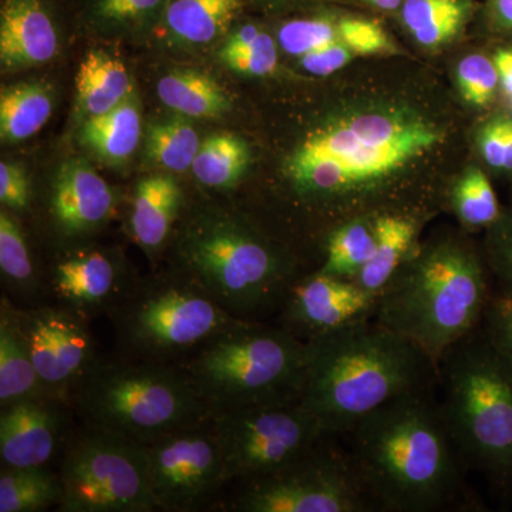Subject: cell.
Returning a JSON list of instances; mask_svg holds the SVG:
<instances>
[{
	"instance_id": "1",
	"label": "cell",
	"mask_w": 512,
	"mask_h": 512,
	"mask_svg": "<svg viewBox=\"0 0 512 512\" xmlns=\"http://www.w3.org/2000/svg\"><path fill=\"white\" fill-rule=\"evenodd\" d=\"M454 117L417 84L350 87L282 167L289 220L306 244L319 252L330 229L360 215L443 210L450 181L433 164L451 150Z\"/></svg>"
},
{
	"instance_id": "2",
	"label": "cell",
	"mask_w": 512,
	"mask_h": 512,
	"mask_svg": "<svg viewBox=\"0 0 512 512\" xmlns=\"http://www.w3.org/2000/svg\"><path fill=\"white\" fill-rule=\"evenodd\" d=\"M342 437L377 512L485 511L448 437L437 386L397 397Z\"/></svg>"
},
{
	"instance_id": "3",
	"label": "cell",
	"mask_w": 512,
	"mask_h": 512,
	"mask_svg": "<svg viewBox=\"0 0 512 512\" xmlns=\"http://www.w3.org/2000/svg\"><path fill=\"white\" fill-rule=\"evenodd\" d=\"M306 348L301 404L330 436H345L397 397L437 386V363L373 318L306 342Z\"/></svg>"
},
{
	"instance_id": "4",
	"label": "cell",
	"mask_w": 512,
	"mask_h": 512,
	"mask_svg": "<svg viewBox=\"0 0 512 512\" xmlns=\"http://www.w3.org/2000/svg\"><path fill=\"white\" fill-rule=\"evenodd\" d=\"M494 289L481 245L464 229H447L420 242L377 296L373 319L437 363L480 328Z\"/></svg>"
},
{
	"instance_id": "5",
	"label": "cell",
	"mask_w": 512,
	"mask_h": 512,
	"mask_svg": "<svg viewBox=\"0 0 512 512\" xmlns=\"http://www.w3.org/2000/svg\"><path fill=\"white\" fill-rule=\"evenodd\" d=\"M177 269L235 318H276L293 282L305 274L299 255L244 215L198 212L177 242ZM308 272V271H306Z\"/></svg>"
},
{
	"instance_id": "6",
	"label": "cell",
	"mask_w": 512,
	"mask_h": 512,
	"mask_svg": "<svg viewBox=\"0 0 512 512\" xmlns=\"http://www.w3.org/2000/svg\"><path fill=\"white\" fill-rule=\"evenodd\" d=\"M444 426L467 473L512 503V369L478 328L437 360Z\"/></svg>"
},
{
	"instance_id": "7",
	"label": "cell",
	"mask_w": 512,
	"mask_h": 512,
	"mask_svg": "<svg viewBox=\"0 0 512 512\" xmlns=\"http://www.w3.org/2000/svg\"><path fill=\"white\" fill-rule=\"evenodd\" d=\"M181 367L214 417L301 403L308 348L276 323L241 320Z\"/></svg>"
},
{
	"instance_id": "8",
	"label": "cell",
	"mask_w": 512,
	"mask_h": 512,
	"mask_svg": "<svg viewBox=\"0 0 512 512\" xmlns=\"http://www.w3.org/2000/svg\"><path fill=\"white\" fill-rule=\"evenodd\" d=\"M70 406L84 424L143 446L210 419L183 367L124 356L97 360Z\"/></svg>"
},
{
	"instance_id": "9",
	"label": "cell",
	"mask_w": 512,
	"mask_h": 512,
	"mask_svg": "<svg viewBox=\"0 0 512 512\" xmlns=\"http://www.w3.org/2000/svg\"><path fill=\"white\" fill-rule=\"evenodd\" d=\"M109 318L120 356L177 366L244 320L178 269L136 281Z\"/></svg>"
},
{
	"instance_id": "10",
	"label": "cell",
	"mask_w": 512,
	"mask_h": 512,
	"mask_svg": "<svg viewBox=\"0 0 512 512\" xmlns=\"http://www.w3.org/2000/svg\"><path fill=\"white\" fill-rule=\"evenodd\" d=\"M63 512L157 511L147 448L84 424L70 433L60 463Z\"/></svg>"
},
{
	"instance_id": "11",
	"label": "cell",
	"mask_w": 512,
	"mask_h": 512,
	"mask_svg": "<svg viewBox=\"0 0 512 512\" xmlns=\"http://www.w3.org/2000/svg\"><path fill=\"white\" fill-rule=\"evenodd\" d=\"M328 436L274 473L241 481L225 504L235 512H377L348 448Z\"/></svg>"
},
{
	"instance_id": "12",
	"label": "cell",
	"mask_w": 512,
	"mask_h": 512,
	"mask_svg": "<svg viewBox=\"0 0 512 512\" xmlns=\"http://www.w3.org/2000/svg\"><path fill=\"white\" fill-rule=\"evenodd\" d=\"M229 480L274 473L330 436L301 403L252 407L211 417Z\"/></svg>"
},
{
	"instance_id": "13",
	"label": "cell",
	"mask_w": 512,
	"mask_h": 512,
	"mask_svg": "<svg viewBox=\"0 0 512 512\" xmlns=\"http://www.w3.org/2000/svg\"><path fill=\"white\" fill-rule=\"evenodd\" d=\"M146 448L157 510L200 511L231 483L211 417L160 437Z\"/></svg>"
},
{
	"instance_id": "14",
	"label": "cell",
	"mask_w": 512,
	"mask_h": 512,
	"mask_svg": "<svg viewBox=\"0 0 512 512\" xmlns=\"http://www.w3.org/2000/svg\"><path fill=\"white\" fill-rule=\"evenodd\" d=\"M12 312L43 386L70 403L77 384L100 359L90 320L60 303L20 308L12 302Z\"/></svg>"
},
{
	"instance_id": "15",
	"label": "cell",
	"mask_w": 512,
	"mask_h": 512,
	"mask_svg": "<svg viewBox=\"0 0 512 512\" xmlns=\"http://www.w3.org/2000/svg\"><path fill=\"white\" fill-rule=\"evenodd\" d=\"M376 303L355 281L312 269L293 282L275 323L306 343L373 318Z\"/></svg>"
},
{
	"instance_id": "16",
	"label": "cell",
	"mask_w": 512,
	"mask_h": 512,
	"mask_svg": "<svg viewBox=\"0 0 512 512\" xmlns=\"http://www.w3.org/2000/svg\"><path fill=\"white\" fill-rule=\"evenodd\" d=\"M134 284L117 256L99 248L77 249L53 265L47 292L56 303L92 320L109 316Z\"/></svg>"
},
{
	"instance_id": "17",
	"label": "cell",
	"mask_w": 512,
	"mask_h": 512,
	"mask_svg": "<svg viewBox=\"0 0 512 512\" xmlns=\"http://www.w3.org/2000/svg\"><path fill=\"white\" fill-rule=\"evenodd\" d=\"M69 404L57 397L45 396L2 407V466L46 467L69 437L66 429Z\"/></svg>"
},
{
	"instance_id": "18",
	"label": "cell",
	"mask_w": 512,
	"mask_h": 512,
	"mask_svg": "<svg viewBox=\"0 0 512 512\" xmlns=\"http://www.w3.org/2000/svg\"><path fill=\"white\" fill-rule=\"evenodd\" d=\"M116 194L84 160L60 165L49 197L50 220L67 238L93 234L110 221L116 210Z\"/></svg>"
},
{
	"instance_id": "19",
	"label": "cell",
	"mask_w": 512,
	"mask_h": 512,
	"mask_svg": "<svg viewBox=\"0 0 512 512\" xmlns=\"http://www.w3.org/2000/svg\"><path fill=\"white\" fill-rule=\"evenodd\" d=\"M59 50L52 0H2L0 63L19 70L49 63Z\"/></svg>"
},
{
	"instance_id": "20",
	"label": "cell",
	"mask_w": 512,
	"mask_h": 512,
	"mask_svg": "<svg viewBox=\"0 0 512 512\" xmlns=\"http://www.w3.org/2000/svg\"><path fill=\"white\" fill-rule=\"evenodd\" d=\"M431 215L382 212L375 215L376 247L372 258L353 281L379 296L420 245V234Z\"/></svg>"
},
{
	"instance_id": "21",
	"label": "cell",
	"mask_w": 512,
	"mask_h": 512,
	"mask_svg": "<svg viewBox=\"0 0 512 512\" xmlns=\"http://www.w3.org/2000/svg\"><path fill=\"white\" fill-rule=\"evenodd\" d=\"M480 10L481 0H403L394 18L417 46L437 52L477 23Z\"/></svg>"
},
{
	"instance_id": "22",
	"label": "cell",
	"mask_w": 512,
	"mask_h": 512,
	"mask_svg": "<svg viewBox=\"0 0 512 512\" xmlns=\"http://www.w3.org/2000/svg\"><path fill=\"white\" fill-rule=\"evenodd\" d=\"M248 0H167L158 26L168 42L205 46L227 36Z\"/></svg>"
},
{
	"instance_id": "23",
	"label": "cell",
	"mask_w": 512,
	"mask_h": 512,
	"mask_svg": "<svg viewBox=\"0 0 512 512\" xmlns=\"http://www.w3.org/2000/svg\"><path fill=\"white\" fill-rule=\"evenodd\" d=\"M181 205L183 191L171 175H150L137 184L128 224L131 237L151 258L170 239Z\"/></svg>"
},
{
	"instance_id": "24",
	"label": "cell",
	"mask_w": 512,
	"mask_h": 512,
	"mask_svg": "<svg viewBox=\"0 0 512 512\" xmlns=\"http://www.w3.org/2000/svg\"><path fill=\"white\" fill-rule=\"evenodd\" d=\"M45 396L52 394L47 392L37 375L28 346L13 318L12 301L3 293L0 308V409L20 400Z\"/></svg>"
},
{
	"instance_id": "25",
	"label": "cell",
	"mask_w": 512,
	"mask_h": 512,
	"mask_svg": "<svg viewBox=\"0 0 512 512\" xmlns=\"http://www.w3.org/2000/svg\"><path fill=\"white\" fill-rule=\"evenodd\" d=\"M76 92L77 104L89 119L120 106L131 96L133 84L120 59L104 50H93L80 63Z\"/></svg>"
},
{
	"instance_id": "26",
	"label": "cell",
	"mask_w": 512,
	"mask_h": 512,
	"mask_svg": "<svg viewBox=\"0 0 512 512\" xmlns=\"http://www.w3.org/2000/svg\"><path fill=\"white\" fill-rule=\"evenodd\" d=\"M375 247V215L350 218L330 229L320 242L315 269L353 281L372 258Z\"/></svg>"
},
{
	"instance_id": "27",
	"label": "cell",
	"mask_w": 512,
	"mask_h": 512,
	"mask_svg": "<svg viewBox=\"0 0 512 512\" xmlns=\"http://www.w3.org/2000/svg\"><path fill=\"white\" fill-rule=\"evenodd\" d=\"M491 178L483 165L470 164L448 184L444 208L453 212L468 234L487 231L503 215L505 208Z\"/></svg>"
},
{
	"instance_id": "28",
	"label": "cell",
	"mask_w": 512,
	"mask_h": 512,
	"mask_svg": "<svg viewBox=\"0 0 512 512\" xmlns=\"http://www.w3.org/2000/svg\"><path fill=\"white\" fill-rule=\"evenodd\" d=\"M157 94L165 107L191 119H217L231 109V100L217 80L197 70L164 74Z\"/></svg>"
},
{
	"instance_id": "29",
	"label": "cell",
	"mask_w": 512,
	"mask_h": 512,
	"mask_svg": "<svg viewBox=\"0 0 512 512\" xmlns=\"http://www.w3.org/2000/svg\"><path fill=\"white\" fill-rule=\"evenodd\" d=\"M141 138V117L136 97L116 109L84 121L80 140L107 163L120 164L136 153Z\"/></svg>"
},
{
	"instance_id": "30",
	"label": "cell",
	"mask_w": 512,
	"mask_h": 512,
	"mask_svg": "<svg viewBox=\"0 0 512 512\" xmlns=\"http://www.w3.org/2000/svg\"><path fill=\"white\" fill-rule=\"evenodd\" d=\"M0 271L5 282V295L20 308L39 305L40 295L47 291L40 284L28 241L13 212H0Z\"/></svg>"
},
{
	"instance_id": "31",
	"label": "cell",
	"mask_w": 512,
	"mask_h": 512,
	"mask_svg": "<svg viewBox=\"0 0 512 512\" xmlns=\"http://www.w3.org/2000/svg\"><path fill=\"white\" fill-rule=\"evenodd\" d=\"M49 86L26 82L3 87L0 93V137L3 143H19L39 133L52 116Z\"/></svg>"
},
{
	"instance_id": "32",
	"label": "cell",
	"mask_w": 512,
	"mask_h": 512,
	"mask_svg": "<svg viewBox=\"0 0 512 512\" xmlns=\"http://www.w3.org/2000/svg\"><path fill=\"white\" fill-rule=\"evenodd\" d=\"M251 148L237 134L220 133L205 138L191 171L198 183L212 190L235 187L247 174Z\"/></svg>"
},
{
	"instance_id": "33",
	"label": "cell",
	"mask_w": 512,
	"mask_h": 512,
	"mask_svg": "<svg viewBox=\"0 0 512 512\" xmlns=\"http://www.w3.org/2000/svg\"><path fill=\"white\" fill-rule=\"evenodd\" d=\"M62 481L46 467H9L0 470V512H37L59 507Z\"/></svg>"
},
{
	"instance_id": "34",
	"label": "cell",
	"mask_w": 512,
	"mask_h": 512,
	"mask_svg": "<svg viewBox=\"0 0 512 512\" xmlns=\"http://www.w3.org/2000/svg\"><path fill=\"white\" fill-rule=\"evenodd\" d=\"M338 6H322L278 20L275 37L282 52L298 60L315 50L340 42Z\"/></svg>"
},
{
	"instance_id": "35",
	"label": "cell",
	"mask_w": 512,
	"mask_h": 512,
	"mask_svg": "<svg viewBox=\"0 0 512 512\" xmlns=\"http://www.w3.org/2000/svg\"><path fill=\"white\" fill-rule=\"evenodd\" d=\"M473 141L487 173L512 183V110L501 104L483 114L474 127Z\"/></svg>"
},
{
	"instance_id": "36",
	"label": "cell",
	"mask_w": 512,
	"mask_h": 512,
	"mask_svg": "<svg viewBox=\"0 0 512 512\" xmlns=\"http://www.w3.org/2000/svg\"><path fill=\"white\" fill-rule=\"evenodd\" d=\"M146 146L148 158L158 167L184 173L191 170L201 141L187 120L171 119L148 127Z\"/></svg>"
},
{
	"instance_id": "37",
	"label": "cell",
	"mask_w": 512,
	"mask_h": 512,
	"mask_svg": "<svg viewBox=\"0 0 512 512\" xmlns=\"http://www.w3.org/2000/svg\"><path fill=\"white\" fill-rule=\"evenodd\" d=\"M454 82L468 109L485 114L501 100L500 76L490 52H471L461 57Z\"/></svg>"
},
{
	"instance_id": "38",
	"label": "cell",
	"mask_w": 512,
	"mask_h": 512,
	"mask_svg": "<svg viewBox=\"0 0 512 512\" xmlns=\"http://www.w3.org/2000/svg\"><path fill=\"white\" fill-rule=\"evenodd\" d=\"M167 0H87L84 16L104 30H141L158 25Z\"/></svg>"
},
{
	"instance_id": "39",
	"label": "cell",
	"mask_w": 512,
	"mask_h": 512,
	"mask_svg": "<svg viewBox=\"0 0 512 512\" xmlns=\"http://www.w3.org/2000/svg\"><path fill=\"white\" fill-rule=\"evenodd\" d=\"M340 40L356 56H403L404 52L377 20L338 6Z\"/></svg>"
},
{
	"instance_id": "40",
	"label": "cell",
	"mask_w": 512,
	"mask_h": 512,
	"mask_svg": "<svg viewBox=\"0 0 512 512\" xmlns=\"http://www.w3.org/2000/svg\"><path fill=\"white\" fill-rule=\"evenodd\" d=\"M220 59L229 70L242 76H269L278 67V42L264 26L247 42L231 49H221Z\"/></svg>"
},
{
	"instance_id": "41",
	"label": "cell",
	"mask_w": 512,
	"mask_h": 512,
	"mask_svg": "<svg viewBox=\"0 0 512 512\" xmlns=\"http://www.w3.org/2000/svg\"><path fill=\"white\" fill-rule=\"evenodd\" d=\"M481 249L495 289L512 293V207L484 232Z\"/></svg>"
},
{
	"instance_id": "42",
	"label": "cell",
	"mask_w": 512,
	"mask_h": 512,
	"mask_svg": "<svg viewBox=\"0 0 512 512\" xmlns=\"http://www.w3.org/2000/svg\"><path fill=\"white\" fill-rule=\"evenodd\" d=\"M481 329L512 369V293L494 289Z\"/></svg>"
},
{
	"instance_id": "43",
	"label": "cell",
	"mask_w": 512,
	"mask_h": 512,
	"mask_svg": "<svg viewBox=\"0 0 512 512\" xmlns=\"http://www.w3.org/2000/svg\"><path fill=\"white\" fill-rule=\"evenodd\" d=\"M32 200L28 174L18 164H0V202L10 212L28 210Z\"/></svg>"
},
{
	"instance_id": "44",
	"label": "cell",
	"mask_w": 512,
	"mask_h": 512,
	"mask_svg": "<svg viewBox=\"0 0 512 512\" xmlns=\"http://www.w3.org/2000/svg\"><path fill=\"white\" fill-rule=\"evenodd\" d=\"M355 57V53L340 40L333 45L315 50L309 55L299 57L298 63L301 69L311 76L329 77L345 69Z\"/></svg>"
},
{
	"instance_id": "45",
	"label": "cell",
	"mask_w": 512,
	"mask_h": 512,
	"mask_svg": "<svg viewBox=\"0 0 512 512\" xmlns=\"http://www.w3.org/2000/svg\"><path fill=\"white\" fill-rule=\"evenodd\" d=\"M477 23L491 40L512 42V0H481Z\"/></svg>"
},
{
	"instance_id": "46",
	"label": "cell",
	"mask_w": 512,
	"mask_h": 512,
	"mask_svg": "<svg viewBox=\"0 0 512 512\" xmlns=\"http://www.w3.org/2000/svg\"><path fill=\"white\" fill-rule=\"evenodd\" d=\"M493 49L491 56L500 76L501 100L504 106L512 110V42L491 40Z\"/></svg>"
},
{
	"instance_id": "47",
	"label": "cell",
	"mask_w": 512,
	"mask_h": 512,
	"mask_svg": "<svg viewBox=\"0 0 512 512\" xmlns=\"http://www.w3.org/2000/svg\"><path fill=\"white\" fill-rule=\"evenodd\" d=\"M349 0H248V6L254 5L275 15H295L322 6L346 5Z\"/></svg>"
},
{
	"instance_id": "48",
	"label": "cell",
	"mask_w": 512,
	"mask_h": 512,
	"mask_svg": "<svg viewBox=\"0 0 512 512\" xmlns=\"http://www.w3.org/2000/svg\"><path fill=\"white\" fill-rule=\"evenodd\" d=\"M349 2H352V0H349ZM355 2L376 10V12L384 13V15L394 16L402 8L403 0H355Z\"/></svg>"
}]
</instances>
